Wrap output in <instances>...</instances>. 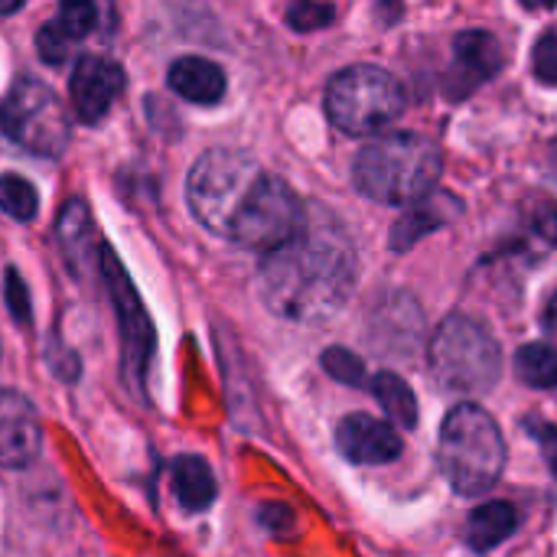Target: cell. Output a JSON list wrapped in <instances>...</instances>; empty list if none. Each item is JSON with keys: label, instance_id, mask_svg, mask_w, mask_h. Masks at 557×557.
<instances>
[{"label": "cell", "instance_id": "1", "mask_svg": "<svg viewBox=\"0 0 557 557\" xmlns=\"http://www.w3.org/2000/svg\"><path fill=\"white\" fill-rule=\"evenodd\" d=\"M186 199L199 225L251 251H277L300 235L307 212L297 193L264 173L245 153L206 150L186 180Z\"/></svg>", "mask_w": 557, "mask_h": 557}, {"label": "cell", "instance_id": "2", "mask_svg": "<svg viewBox=\"0 0 557 557\" xmlns=\"http://www.w3.org/2000/svg\"><path fill=\"white\" fill-rule=\"evenodd\" d=\"M356 284V255L339 228L304 225L294 242L261 264L264 304L290 323H323L336 317Z\"/></svg>", "mask_w": 557, "mask_h": 557}, {"label": "cell", "instance_id": "3", "mask_svg": "<svg viewBox=\"0 0 557 557\" xmlns=\"http://www.w3.org/2000/svg\"><path fill=\"white\" fill-rule=\"evenodd\" d=\"M441 147L414 131L382 134L356 157L352 176L362 196L385 206H408L424 199L441 180Z\"/></svg>", "mask_w": 557, "mask_h": 557}, {"label": "cell", "instance_id": "4", "mask_svg": "<svg viewBox=\"0 0 557 557\" xmlns=\"http://www.w3.org/2000/svg\"><path fill=\"white\" fill-rule=\"evenodd\" d=\"M437 460L447 483L463 496H483L496 486L506 467L499 424L480 405H457L441 428Z\"/></svg>", "mask_w": 557, "mask_h": 557}, {"label": "cell", "instance_id": "5", "mask_svg": "<svg viewBox=\"0 0 557 557\" xmlns=\"http://www.w3.org/2000/svg\"><path fill=\"white\" fill-rule=\"evenodd\" d=\"M434 382L450 395L490 392L503 375V352L496 339L470 317H447L431 336L428 349Z\"/></svg>", "mask_w": 557, "mask_h": 557}, {"label": "cell", "instance_id": "6", "mask_svg": "<svg viewBox=\"0 0 557 557\" xmlns=\"http://www.w3.org/2000/svg\"><path fill=\"white\" fill-rule=\"evenodd\" d=\"M401 108L405 91L398 78L379 65H349L326 85V114L352 137L385 131L392 121H398Z\"/></svg>", "mask_w": 557, "mask_h": 557}, {"label": "cell", "instance_id": "7", "mask_svg": "<svg viewBox=\"0 0 557 557\" xmlns=\"http://www.w3.org/2000/svg\"><path fill=\"white\" fill-rule=\"evenodd\" d=\"M0 131L36 157H59L72 140V117L46 82L20 75L0 104Z\"/></svg>", "mask_w": 557, "mask_h": 557}, {"label": "cell", "instance_id": "8", "mask_svg": "<svg viewBox=\"0 0 557 557\" xmlns=\"http://www.w3.org/2000/svg\"><path fill=\"white\" fill-rule=\"evenodd\" d=\"M121 91H124V69L114 59L104 55L78 59L69 82V95H72V111L78 114L82 124L104 121Z\"/></svg>", "mask_w": 557, "mask_h": 557}, {"label": "cell", "instance_id": "9", "mask_svg": "<svg viewBox=\"0 0 557 557\" xmlns=\"http://www.w3.org/2000/svg\"><path fill=\"white\" fill-rule=\"evenodd\" d=\"M42 447V424L33 401L13 388H0V467L23 470Z\"/></svg>", "mask_w": 557, "mask_h": 557}, {"label": "cell", "instance_id": "10", "mask_svg": "<svg viewBox=\"0 0 557 557\" xmlns=\"http://www.w3.org/2000/svg\"><path fill=\"white\" fill-rule=\"evenodd\" d=\"M503 69V46L493 33L467 29L454 42V65L447 72V98H467Z\"/></svg>", "mask_w": 557, "mask_h": 557}, {"label": "cell", "instance_id": "11", "mask_svg": "<svg viewBox=\"0 0 557 557\" xmlns=\"http://www.w3.org/2000/svg\"><path fill=\"white\" fill-rule=\"evenodd\" d=\"M104 268L111 274V294H114V304H117V317H121V330H124V369H127V382H131V372H134V385L140 388V379H144V369H147V359H150V323L144 317V307L137 304V294L134 287L127 284L121 264L114 261V255L104 248Z\"/></svg>", "mask_w": 557, "mask_h": 557}, {"label": "cell", "instance_id": "12", "mask_svg": "<svg viewBox=\"0 0 557 557\" xmlns=\"http://www.w3.org/2000/svg\"><path fill=\"white\" fill-rule=\"evenodd\" d=\"M336 444L339 454L352 463L362 467H379V463H392L401 454V437L398 431L372 414H349L339 428H336Z\"/></svg>", "mask_w": 557, "mask_h": 557}, {"label": "cell", "instance_id": "13", "mask_svg": "<svg viewBox=\"0 0 557 557\" xmlns=\"http://www.w3.org/2000/svg\"><path fill=\"white\" fill-rule=\"evenodd\" d=\"M170 88L193 104H215L225 95V72L202 55H183L170 65Z\"/></svg>", "mask_w": 557, "mask_h": 557}, {"label": "cell", "instance_id": "14", "mask_svg": "<svg viewBox=\"0 0 557 557\" xmlns=\"http://www.w3.org/2000/svg\"><path fill=\"white\" fill-rule=\"evenodd\" d=\"M457 212H460V206H457L454 199H447V196L408 209V212L395 222V228H392V248H395V251H408L414 242H421V238L431 235L434 228L447 225Z\"/></svg>", "mask_w": 557, "mask_h": 557}, {"label": "cell", "instance_id": "15", "mask_svg": "<svg viewBox=\"0 0 557 557\" xmlns=\"http://www.w3.org/2000/svg\"><path fill=\"white\" fill-rule=\"evenodd\" d=\"M173 490L186 512H206L215 503V476L202 457H180L173 463Z\"/></svg>", "mask_w": 557, "mask_h": 557}, {"label": "cell", "instance_id": "16", "mask_svg": "<svg viewBox=\"0 0 557 557\" xmlns=\"http://www.w3.org/2000/svg\"><path fill=\"white\" fill-rule=\"evenodd\" d=\"M519 525V516L509 503H486L480 506L470 522H467V542L473 552H493L496 545H503Z\"/></svg>", "mask_w": 557, "mask_h": 557}, {"label": "cell", "instance_id": "17", "mask_svg": "<svg viewBox=\"0 0 557 557\" xmlns=\"http://www.w3.org/2000/svg\"><path fill=\"white\" fill-rule=\"evenodd\" d=\"M372 395H375V401L382 405V411L395 424H401V428H414L418 424V398L408 388V382L398 379L395 372H379L372 379Z\"/></svg>", "mask_w": 557, "mask_h": 557}, {"label": "cell", "instance_id": "18", "mask_svg": "<svg viewBox=\"0 0 557 557\" xmlns=\"http://www.w3.org/2000/svg\"><path fill=\"white\" fill-rule=\"evenodd\" d=\"M59 235H62V245H65V255L75 268H85L91 264V219H88V209L82 202H69L65 212H62V222H59Z\"/></svg>", "mask_w": 557, "mask_h": 557}, {"label": "cell", "instance_id": "19", "mask_svg": "<svg viewBox=\"0 0 557 557\" xmlns=\"http://www.w3.org/2000/svg\"><path fill=\"white\" fill-rule=\"evenodd\" d=\"M516 372L532 388H557V349L548 343H529L516 352Z\"/></svg>", "mask_w": 557, "mask_h": 557}, {"label": "cell", "instance_id": "20", "mask_svg": "<svg viewBox=\"0 0 557 557\" xmlns=\"http://www.w3.org/2000/svg\"><path fill=\"white\" fill-rule=\"evenodd\" d=\"M0 209L16 222H29L39 209L36 186L20 173H3L0 176Z\"/></svg>", "mask_w": 557, "mask_h": 557}, {"label": "cell", "instance_id": "21", "mask_svg": "<svg viewBox=\"0 0 557 557\" xmlns=\"http://www.w3.org/2000/svg\"><path fill=\"white\" fill-rule=\"evenodd\" d=\"M95 20H98V10H95L91 3H85V0H69V3L59 7V16H55L52 23L62 29L65 39L78 42V39H85V36L91 33Z\"/></svg>", "mask_w": 557, "mask_h": 557}, {"label": "cell", "instance_id": "22", "mask_svg": "<svg viewBox=\"0 0 557 557\" xmlns=\"http://www.w3.org/2000/svg\"><path fill=\"white\" fill-rule=\"evenodd\" d=\"M323 369H326L336 382H343V385H366V366H362V359L352 356L349 349H339V346L326 349V352H323Z\"/></svg>", "mask_w": 557, "mask_h": 557}, {"label": "cell", "instance_id": "23", "mask_svg": "<svg viewBox=\"0 0 557 557\" xmlns=\"http://www.w3.org/2000/svg\"><path fill=\"white\" fill-rule=\"evenodd\" d=\"M72 39H65L62 36V29L49 20V23H42V29L36 33V49H39V59L46 62V65H62L69 55H72Z\"/></svg>", "mask_w": 557, "mask_h": 557}, {"label": "cell", "instance_id": "24", "mask_svg": "<svg viewBox=\"0 0 557 557\" xmlns=\"http://www.w3.org/2000/svg\"><path fill=\"white\" fill-rule=\"evenodd\" d=\"M333 16H336V10H333L330 3H294V7L287 10V23H290L294 29H300V33H307V29H323L326 23H333Z\"/></svg>", "mask_w": 557, "mask_h": 557}, {"label": "cell", "instance_id": "25", "mask_svg": "<svg viewBox=\"0 0 557 557\" xmlns=\"http://www.w3.org/2000/svg\"><path fill=\"white\" fill-rule=\"evenodd\" d=\"M532 69L542 82L557 85V29H548L539 42H535V52H532Z\"/></svg>", "mask_w": 557, "mask_h": 557}, {"label": "cell", "instance_id": "26", "mask_svg": "<svg viewBox=\"0 0 557 557\" xmlns=\"http://www.w3.org/2000/svg\"><path fill=\"white\" fill-rule=\"evenodd\" d=\"M7 304H10L16 323L29 320V297H26V287L20 284L16 271H7Z\"/></svg>", "mask_w": 557, "mask_h": 557}, {"label": "cell", "instance_id": "27", "mask_svg": "<svg viewBox=\"0 0 557 557\" xmlns=\"http://www.w3.org/2000/svg\"><path fill=\"white\" fill-rule=\"evenodd\" d=\"M258 519H261L268 529H277V532H284V529L294 522V512H290L287 506H261Z\"/></svg>", "mask_w": 557, "mask_h": 557}, {"label": "cell", "instance_id": "28", "mask_svg": "<svg viewBox=\"0 0 557 557\" xmlns=\"http://www.w3.org/2000/svg\"><path fill=\"white\" fill-rule=\"evenodd\" d=\"M539 441H542V450H545V460L552 467V473L557 476V424H539Z\"/></svg>", "mask_w": 557, "mask_h": 557}, {"label": "cell", "instance_id": "29", "mask_svg": "<svg viewBox=\"0 0 557 557\" xmlns=\"http://www.w3.org/2000/svg\"><path fill=\"white\" fill-rule=\"evenodd\" d=\"M542 323H545V333H548V336L557 343V294L552 297V304H548V310H545V320H542Z\"/></svg>", "mask_w": 557, "mask_h": 557}, {"label": "cell", "instance_id": "30", "mask_svg": "<svg viewBox=\"0 0 557 557\" xmlns=\"http://www.w3.org/2000/svg\"><path fill=\"white\" fill-rule=\"evenodd\" d=\"M552 157H555V160H552V163H555V170H557V144H555V150H552Z\"/></svg>", "mask_w": 557, "mask_h": 557}]
</instances>
